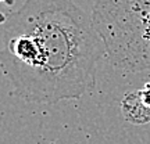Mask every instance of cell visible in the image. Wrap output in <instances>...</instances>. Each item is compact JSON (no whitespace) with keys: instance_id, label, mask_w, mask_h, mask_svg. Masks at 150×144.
Returning <instances> with one entry per match:
<instances>
[{"instance_id":"5","label":"cell","mask_w":150,"mask_h":144,"mask_svg":"<svg viewBox=\"0 0 150 144\" xmlns=\"http://www.w3.org/2000/svg\"><path fill=\"white\" fill-rule=\"evenodd\" d=\"M1 1H4L7 4H11V3H13V0H0V3H1Z\"/></svg>"},{"instance_id":"1","label":"cell","mask_w":150,"mask_h":144,"mask_svg":"<svg viewBox=\"0 0 150 144\" xmlns=\"http://www.w3.org/2000/svg\"><path fill=\"white\" fill-rule=\"evenodd\" d=\"M0 67L18 97L53 104L95 87L106 53L92 21L74 0H25L3 27Z\"/></svg>"},{"instance_id":"3","label":"cell","mask_w":150,"mask_h":144,"mask_svg":"<svg viewBox=\"0 0 150 144\" xmlns=\"http://www.w3.org/2000/svg\"><path fill=\"white\" fill-rule=\"evenodd\" d=\"M121 111L127 122L134 125H146L150 122V108L143 104L139 90L131 91L124 97L121 101Z\"/></svg>"},{"instance_id":"4","label":"cell","mask_w":150,"mask_h":144,"mask_svg":"<svg viewBox=\"0 0 150 144\" xmlns=\"http://www.w3.org/2000/svg\"><path fill=\"white\" fill-rule=\"evenodd\" d=\"M139 93H140V98H142L143 104L146 107L150 108V83L143 86V89H140Z\"/></svg>"},{"instance_id":"2","label":"cell","mask_w":150,"mask_h":144,"mask_svg":"<svg viewBox=\"0 0 150 144\" xmlns=\"http://www.w3.org/2000/svg\"><path fill=\"white\" fill-rule=\"evenodd\" d=\"M92 21L117 68L150 70V0H95Z\"/></svg>"}]
</instances>
